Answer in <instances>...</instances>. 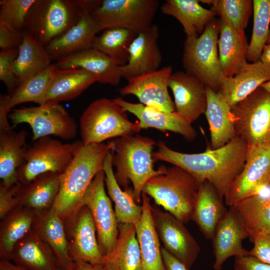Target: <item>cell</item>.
I'll use <instances>...</instances> for the list:
<instances>
[{
    "mask_svg": "<svg viewBox=\"0 0 270 270\" xmlns=\"http://www.w3.org/2000/svg\"><path fill=\"white\" fill-rule=\"evenodd\" d=\"M152 152L154 162L161 160L178 166L194 176L200 183L210 182L224 198L242 170L246 158L248 144L236 136L222 147L207 148L204 152L184 153L170 148L162 140Z\"/></svg>",
    "mask_w": 270,
    "mask_h": 270,
    "instance_id": "6da1fadb",
    "label": "cell"
},
{
    "mask_svg": "<svg viewBox=\"0 0 270 270\" xmlns=\"http://www.w3.org/2000/svg\"><path fill=\"white\" fill-rule=\"evenodd\" d=\"M114 150V140L88 145L77 141L72 161L60 174V190L52 206L63 221L83 206L88 188L96 175L103 170L107 154Z\"/></svg>",
    "mask_w": 270,
    "mask_h": 270,
    "instance_id": "7a4b0ae2",
    "label": "cell"
},
{
    "mask_svg": "<svg viewBox=\"0 0 270 270\" xmlns=\"http://www.w3.org/2000/svg\"><path fill=\"white\" fill-rule=\"evenodd\" d=\"M112 164L116 168L115 178L120 187L132 185L136 202H140L143 188L152 177L164 173L166 166L154 169L153 148L157 144L151 138L130 135L116 138Z\"/></svg>",
    "mask_w": 270,
    "mask_h": 270,
    "instance_id": "3957f363",
    "label": "cell"
},
{
    "mask_svg": "<svg viewBox=\"0 0 270 270\" xmlns=\"http://www.w3.org/2000/svg\"><path fill=\"white\" fill-rule=\"evenodd\" d=\"M200 183L190 174L174 166L150 179L142 192L156 204L184 222L191 219Z\"/></svg>",
    "mask_w": 270,
    "mask_h": 270,
    "instance_id": "277c9868",
    "label": "cell"
},
{
    "mask_svg": "<svg viewBox=\"0 0 270 270\" xmlns=\"http://www.w3.org/2000/svg\"><path fill=\"white\" fill-rule=\"evenodd\" d=\"M218 34L219 19L214 18L200 36L186 38L182 57L185 72L216 92L219 91L225 78L218 58Z\"/></svg>",
    "mask_w": 270,
    "mask_h": 270,
    "instance_id": "5b68a950",
    "label": "cell"
},
{
    "mask_svg": "<svg viewBox=\"0 0 270 270\" xmlns=\"http://www.w3.org/2000/svg\"><path fill=\"white\" fill-rule=\"evenodd\" d=\"M126 112L113 100L101 98L92 102L80 118L82 144H100L110 138L139 132L142 129L138 122L130 121Z\"/></svg>",
    "mask_w": 270,
    "mask_h": 270,
    "instance_id": "8992f818",
    "label": "cell"
},
{
    "mask_svg": "<svg viewBox=\"0 0 270 270\" xmlns=\"http://www.w3.org/2000/svg\"><path fill=\"white\" fill-rule=\"evenodd\" d=\"M82 10L80 0H36L24 30L46 47L76 24Z\"/></svg>",
    "mask_w": 270,
    "mask_h": 270,
    "instance_id": "52a82bcc",
    "label": "cell"
},
{
    "mask_svg": "<svg viewBox=\"0 0 270 270\" xmlns=\"http://www.w3.org/2000/svg\"><path fill=\"white\" fill-rule=\"evenodd\" d=\"M159 4L157 0H100L91 14L102 30L122 28L138 34L152 24Z\"/></svg>",
    "mask_w": 270,
    "mask_h": 270,
    "instance_id": "ba28073f",
    "label": "cell"
},
{
    "mask_svg": "<svg viewBox=\"0 0 270 270\" xmlns=\"http://www.w3.org/2000/svg\"><path fill=\"white\" fill-rule=\"evenodd\" d=\"M8 118L14 126L28 124L32 130L33 141L50 136L71 140L77 132L75 120L57 102H46L38 106L12 109Z\"/></svg>",
    "mask_w": 270,
    "mask_h": 270,
    "instance_id": "9c48e42d",
    "label": "cell"
},
{
    "mask_svg": "<svg viewBox=\"0 0 270 270\" xmlns=\"http://www.w3.org/2000/svg\"><path fill=\"white\" fill-rule=\"evenodd\" d=\"M231 112L236 136L248 146L270 142V92L259 87Z\"/></svg>",
    "mask_w": 270,
    "mask_h": 270,
    "instance_id": "30bf717a",
    "label": "cell"
},
{
    "mask_svg": "<svg viewBox=\"0 0 270 270\" xmlns=\"http://www.w3.org/2000/svg\"><path fill=\"white\" fill-rule=\"evenodd\" d=\"M28 148L24 163L18 170V182L24 184L47 172L62 173L72 161L77 146L50 136L40 138Z\"/></svg>",
    "mask_w": 270,
    "mask_h": 270,
    "instance_id": "8fae6325",
    "label": "cell"
},
{
    "mask_svg": "<svg viewBox=\"0 0 270 270\" xmlns=\"http://www.w3.org/2000/svg\"><path fill=\"white\" fill-rule=\"evenodd\" d=\"M104 178L102 170L94 176L83 200V206H86L92 214L104 256L112 252L118 234V223L110 199L106 192Z\"/></svg>",
    "mask_w": 270,
    "mask_h": 270,
    "instance_id": "7c38bea8",
    "label": "cell"
},
{
    "mask_svg": "<svg viewBox=\"0 0 270 270\" xmlns=\"http://www.w3.org/2000/svg\"><path fill=\"white\" fill-rule=\"evenodd\" d=\"M64 222L68 252L72 260L103 265L104 256L88 208L84 205L82 206Z\"/></svg>",
    "mask_w": 270,
    "mask_h": 270,
    "instance_id": "4fadbf2b",
    "label": "cell"
},
{
    "mask_svg": "<svg viewBox=\"0 0 270 270\" xmlns=\"http://www.w3.org/2000/svg\"><path fill=\"white\" fill-rule=\"evenodd\" d=\"M270 184V142L248 146L244 166L224 196L229 206Z\"/></svg>",
    "mask_w": 270,
    "mask_h": 270,
    "instance_id": "5bb4252c",
    "label": "cell"
},
{
    "mask_svg": "<svg viewBox=\"0 0 270 270\" xmlns=\"http://www.w3.org/2000/svg\"><path fill=\"white\" fill-rule=\"evenodd\" d=\"M154 228L163 247L190 270L196 260L200 248L184 224L158 206H151Z\"/></svg>",
    "mask_w": 270,
    "mask_h": 270,
    "instance_id": "9a60e30c",
    "label": "cell"
},
{
    "mask_svg": "<svg viewBox=\"0 0 270 270\" xmlns=\"http://www.w3.org/2000/svg\"><path fill=\"white\" fill-rule=\"evenodd\" d=\"M83 10L78 22L46 47L52 60H58L81 51L92 48V42L102 30L91 12L98 0H80Z\"/></svg>",
    "mask_w": 270,
    "mask_h": 270,
    "instance_id": "2e32d148",
    "label": "cell"
},
{
    "mask_svg": "<svg viewBox=\"0 0 270 270\" xmlns=\"http://www.w3.org/2000/svg\"><path fill=\"white\" fill-rule=\"evenodd\" d=\"M172 73V67L167 66L130 78L119 89V93L122 96L134 95L144 106L165 112H174V104L168 91Z\"/></svg>",
    "mask_w": 270,
    "mask_h": 270,
    "instance_id": "e0dca14e",
    "label": "cell"
},
{
    "mask_svg": "<svg viewBox=\"0 0 270 270\" xmlns=\"http://www.w3.org/2000/svg\"><path fill=\"white\" fill-rule=\"evenodd\" d=\"M229 210L218 224L212 240L214 270H221L230 257L248 255L242 242L248 238V232L234 206Z\"/></svg>",
    "mask_w": 270,
    "mask_h": 270,
    "instance_id": "ac0fdd59",
    "label": "cell"
},
{
    "mask_svg": "<svg viewBox=\"0 0 270 270\" xmlns=\"http://www.w3.org/2000/svg\"><path fill=\"white\" fill-rule=\"evenodd\" d=\"M158 37L156 24L138 34L130 46L127 62L120 67L122 78L128 80L159 69L162 57L158 44Z\"/></svg>",
    "mask_w": 270,
    "mask_h": 270,
    "instance_id": "d6986e66",
    "label": "cell"
},
{
    "mask_svg": "<svg viewBox=\"0 0 270 270\" xmlns=\"http://www.w3.org/2000/svg\"><path fill=\"white\" fill-rule=\"evenodd\" d=\"M174 99L175 112L192 124L203 114L207 105L206 87L182 71L172 73L168 81Z\"/></svg>",
    "mask_w": 270,
    "mask_h": 270,
    "instance_id": "ffe728a7",
    "label": "cell"
},
{
    "mask_svg": "<svg viewBox=\"0 0 270 270\" xmlns=\"http://www.w3.org/2000/svg\"><path fill=\"white\" fill-rule=\"evenodd\" d=\"M115 103L139 120L140 128H154L162 132L170 131L180 134L187 140H194L197 135L192 124L187 122L176 112L160 110L140 103L126 101L120 97L112 99Z\"/></svg>",
    "mask_w": 270,
    "mask_h": 270,
    "instance_id": "44dd1931",
    "label": "cell"
},
{
    "mask_svg": "<svg viewBox=\"0 0 270 270\" xmlns=\"http://www.w3.org/2000/svg\"><path fill=\"white\" fill-rule=\"evenodd\" d=\"M56 68L51 64L43 71L20 84L7 95L0 96V130L12 128L8 115L16 106L27 102L38 105L44 104L46 94L54 76Z\"/></svg>",
    "mask_w": 270,
    "mask_h": 270,
    "instance_id": "7402d4cb",
    "label": "cell"
},
{
    "mask_svg": "<svg viewBox=\"0 0 270 270\" xmlns=\"http://www.w3.org/2000/svg\"><path fill=\"white\" fill-rule=\"evenodd\" d=\"M58 69L82 68L96 74L98 82L118 86L122 78L120 60L90 48L62 58L54 64Z\"/></svg>",
    "mask_w": 270,
    "mask_h": 270,
    "instance_id": "603a6c76",
    "label": "cell"
},
{
    "mask_svg": "<svg viewBox=\"0 0 270 270\" xmlns=\"http://www.w3.org/2000/svg\"><path fill=\"white\" fill-rule=\"evenodd\" d=\"M60 174L47 172L26 184H17L16 196L18 206L28 208L36 216L49 210L59 192Z\"/></svg>",
    "mask_w": 270,
    "mask_h": 270,
    "instance_id": "cb8c5ba5",
    "label": "cell"
},
{
    "mask_svg": "<svg viewBox=\"0 0 270 270\" xmlns=\"http://www.w3.org/2000/svg\"><path fill=\"white\" fill-rule=\"evenodd\" d=\"M218 46L220 68L225 78L236 74L248 63V44L244 30H238L222 18H219Z\"/></svg>",
    "mask_w": 270,
    "mask_h": 270,
    "instance_id": "d4e9b609",
    "label": "cell"
},
{
    "mask_svg": "<svg viewBox=\"0 0 270 270\" xmlns=\"http://www.w3.org/2000/svg\"><path fill=\"white\" fill-rule=\"evenodd\" d=\"M142 214L135 225L140 252L138 270H166L163 261L160 240L154 224L150 197L142 192Z\"/></svg>",
    "mask_w": 270,
    "mask_h": 270,
    "instance_id": "484cf974",
    "label": "cell"
},
{
    "mask_svg": "<svg viewBox=\"0 0 270 270\" xmlns=\"http://www.w3.org/2000/svg\"><path fill=\"white\" fill-rule=\"evenodd\" d=\"M27 136L24 130H0V184L6 188L18 183V170L25 162Z\"/></svg>",
    "mask_w": 270,
    "mask_h": 270,
    "instance_id": "4316f807",
    "label": "cell"
},
{
    "mask_svg": "<svg viewBox=\"0 0 270 270\" xmlns=\"http://www.w3.org/2000/svg\"><path fill=\"white\" fill-rule=\"evenodd\" d=\"M270 80V66L260 60L248 62L236 75L225 78L218 92L232 107Z\"/></svg>",
    "mask_w": 270,
    "mask_h": 270,
    "instance_id": "83f0119b",
    "label": "cell"
},
{
    "mask_svg": "<svg viewBox=\"0 0 270 270\" xmlns=\"http://www.w3.org/2000/svg\"><path fill=\"white\" fill-rule=\"evenodd\" d=\"M222 198L208 182L200 184L191 220L208 240L212 239L218 224L228 211Z\"/></svg>",
    "mask_w": 270,
    "mask_h": 270,
    "instance_id": "f1b7e54d",
    "label": "cell"
},
{
    "mask_svg": "<svg viewBox=\"0 0 270 270\" xmlns=\"http://www.w3.org/2000/svg\"><path fill=\"white\" fill-rule=\"evenodd\" d=\"M207 105L204 114L208 121L210 148L225 146L236 136L231 106L220 92L206 88Z\"/></svg>",
    "mask_w": 270,
    "mask_h": 270,
    "instance_id": "f546056e",
    "label": "cell"
},
{
    "mask_svg": "<svg viewBox=\"0 0 270 270\" xmlns=\"http://www.w3.org/2000/svg\"><path fill=\"white\" fill-rule=\"evenodd\" d=\"M10 260L28 270H59L52 250L33 229L16 244Z\"/></svg>",
    "mask_w": 270,
    "mask_h": 270,
    "instance_id": "4dcf8cb0",
    "label": "cell"
},
{
    "mask_svg": "<svg viewBox=\"0 0 270 270\" xmlns=\"http://www.w3.org/2000/svg\"><path fill=\"white\" fill-rule=\"evenodd\" d=\"M114 152V150H110L104 162V182L108 196L114 204V212L118 224H130L135 226L142 218V207L136 202L132 189L128 188L122 190L118 183L112 164Z\"/></svg>",
    "mask_w": 270,
    "mask_h": 270,
    "instance_id": "1f68e13d",
    "label": "cell"
},
{
    "mask_svg": "<svg viewBox=\"0 0 270 270\" xmlns=\"http://www.w3.org/2000/svg\"><path fill=\"white\" fill-rule=\"evenodd\" d=\"M197 0H166L160 6L163 14L171 16L182 25L186 38H197L206 24L215 18L216 12L200 4Z\"/></svg>",
    "mask_w": 270,
    "mask_h": 270,
    "instance_id": "d6a6232c",
    "label": "cell"
},
{
    "mask_svg": "<svg viewBox=\"0 0 270 270\" xmlns=\"http://www.w3.org/2000/svg\"><path fill=\"white\" fill-rule=\"evenodd\" d=\"M33 230L52 250L59 270H70L73 262L68 252L64 222L52 208L36 216Z\"/></svg>",
    "mask_w": 270,
    "mask_h": 270,
    "instance_id": "836d02e7",
    "label": "cell"
},
{
    "mask_svg": "<svg viewBox=\"0 0 270 270\" xmlns=\"http://www.w3.org/2000/svg\"><path fill=\"white\" fill-rule=\"evenodd\" d=\"M248 234L263 233L270 236V184L233 206Z\"/></svg>",
    "mask_w": 270,
    "mask_h": 270,
    "instance_id": "e575fe53",
    "label": "cell"
},
{
    "mask_svg": "<svg viewBox=\"0 0 270 270\" xmlns=\"http://www.w3.org/2000/svg\"><path fill=\"white\" fill-rule=\"evenodd\" d=\"M140 262V252L133 224H118V234L114 248L104 256L106 270H138Z\"/></svg>",
    "mask_w": 270,
    "mask_h": 270,
    "instance_id": "d590c367",
    "label": "cell"
},
{
    "mask_svg": "<svg viewBox=\"0 0 270 270\" xmlns=\"http://www.w3.org/2000/svg\"><path fill=\"white\" fill-rule=\"evenodd\" d=\"M98 80L96 74L82 68H56L46 92V101L71 100Z\"/></svg>",
    "mask_w": 270,
    "mask_h": 270,
    "instance_id": "8d00e7d4",
    "label": "cell"
},
{
    "mask_svg": "<svg viewBox=\"0 0 270 270\" xmlns=\"http://www.w3.org/2000/svg\"><path fill=\"white\" fill-rule=\"evenodd\" d=\"M36 214L23 206H18L1 220L0 259L10 260L16 244L33 229Z\"/></svg>",
    "mask_w": 270,
    "mask_h": 270,
    "instance_id": "74e56055",
    "label": "cell"
},
{
    "mask_svg": "<svg viewBox=\"0 0 270 270\" xmlns=\"http://www.w3.org/2000/svg\"><path fill=\"white\" fill-rule=\"evenodd\" d=\"M22 36V42L14 62L18 85L44 70L51 64L52 60L44 46L24 30Z\"/></svg>",
    "mask_w": 270,
    "mask_h": 270,
    "instance_id": "f35d334b",
    "label": "cell"
},
{
    "mask_svg": "<svg viewBox=\"0 0 270 270\" xmlns=\"http://www.w3.org/2000/svg\"><path fill=\"white\" fill-rule=\"evenodd\" d=\"M138 34L122 28L106 29L95 37L92 48L116 58L125 64L128 59L130 46Z\"/></svg>",
    "mask_w": 270,
    "mask_h": 270,
    "instance_id": "ab89813d",
    "label": "cell"
},
{
    "mask_svg": "<svg viewBox=\"0 0 270 270\" xmlns=\"http://www.w3.org/2000/svg\"><path fill=\"white\" fill-rule=\"evenodd\" d=\"M254 25L248 44L247 60L254 62L260 60L270 32V0H254Z\"/></svg>",
    "mask_w": 270,
    "mask_h": 270,
    "instance_id": "60d3db41",
    "label": "cell"
},
{
    "mask_svg": "<svg viewBox=\"0 0 270 270\" xmlns=\"http://www.w3.org/2000/svg\"><path fill=\"white\" fill-rule=\"evenodd\" d=\"M210 5L220 18L239 30H244L253 12L251 0H210Z\"/></svg>",
    "mask_w": 270,
    "mask_h": 270,
    "instance_id": "b9f144b4",
    "label": "cell"
},
{
    "mask_svg": "<svg viewBox=\"0 0 270 270\" xmlns=\"http://www.w3.org/2000/svg\"><path fill=\"white\" fill-rule=\"evenodd\" d=\"M36 0H0V24L22 32L28 13Z\"/></svg>",
    "mask_w": 270,
    "mask_h": 270,
    "instance_id": "7bdbcfd3",
    "label": "cell"
},
{
    "mask_svg": "<svg viewBox=\"0 0 270 270\" xmlns=\"http://www.w3.org/2000/svg\"><path fill=\"white\" fill-rule=\"evenodd\" d=\"M18 53V48L1 50L0 52V80L4 84L8 94L18 86L14 67V62Z\"/></svg>",
    "mask_w": 270,
    "mask_h": 270,
    "instance_id": "ee69618b",
    "label": "cell"
},
{
    "mask_svg": "<svg viewBox=\"0 0 270 270\" xmlns=\"http://www.w3.org/2000/svg\"><path fill=\"white\" fill-rule=\"evenodd\" d=\"M248 238L254 244L252 249L248 250V255L270 264V236L263 233H253L250 234Z\"/></svg>",
    "mask_w": 270,
    "mask_h": 270,
    "instance_id": "f6af8a7d",
    "label": "cell"
},
{
    "mask_svg": "<svg viewBox=\"0 0 270 270\" xmlns=\"http://www.w3.org/2000/svg\"><path fill=\"white\" fill-rule=\"evenodd\" d=\"M23 40L22 32L14 30L0 24V48L1 50L18 48Z\"/></svg>",
    "mask_w": 270,
    "mask_h": 270,
    "instance_id": "bcb514c9",
    "label": "cell"
},
{
    "mask_svg": "<svg viewBox=\"0 0 270 270\" xmlns=\"http://www.w3.org/2000/svg\"><path fill=\"white\" fill-rule=\"evenodd\" d=\"M16 185L10 188H6L0 184V220L19 206L16 196Z\"/></svg>",
    "mask_w": 270,
    "mask_h": 270,
    "instance_id": "7dc6e473",
    "label": "cell"
},
{
    "mask_svg": "<svg viewBox=\"0 0 270 270\" xmlns=\"http://www.w3.org/2000/svg\"><path fill=\"white\" fill-rule=\"evenodd\" d=\"M233 270H270V264L248 255L235 257Z\"/></svg>",
    "mask_w": 270,
    "mask_h": 270,
    "instance_id": "c3c4849f",
    "label": "cell"
},
{
    "mask_svg": "<svg viewBox=\"0 0 270 270\" xmlns=\"http://www.w3.org/2000/svg\"><path fill=\"white\" fill-rule=\"evenodd\" d=\"M161 252L166 270H189L181 262L162 247L161 248Z\"/></svg>",
    "mask_w": 270,
    "mask_h": 270,
    "instance_id": "681fc988",
    "label": "cell"
},
{
    "mask_svg": "<svg viewBox=\"0 0 270 270\" xmlns=\"http://www.w3.org/2000/svg\"><path fill=\"white\" fill-rule=\"evenodd\" d=\"M70 270H106L101 264H92L84 262H72Z\"/></svg>",
    "mask_w": 270,
    "mask_h": 270,
    "instance_id": "f907efd6",
    "label": "cell"
},
{
    "mask_svg": "<svg viewBox=\"0 0 270 270\" xmlns=\"http://www.w3.org/2000/svg\"><path fill=\"white\" fill-rule=\"evenodd\" d=\"M0 270H28L19 266L14 264L10 262V260L1 259L0 262Z\"/></svg>",
    "mask_w": 270,
    "mask_h": 270,
    "instance_id": "816d5d0a",
    "label": "cell"
},
{
    "mask_svg": "<svg viewBox=\"0 0 270 270\" xmlns=\"http://www.w3.org/2000/svg\"><path fill=\"white\" fill-rule=\"evenodd\" d=\"M264 65L270 66V42L264 46L260 60Z\"/></svg>",
    "mask_w": 270,
    "mask_h": 270,
    "instance_id": "f5cc1de1",
    "label": "cell"
},
{
    "mask_svg": "<svg viewBox=\"0 0 270 270\" xmlns=\"http://www.w3.org/2000/svg\"><path fill=\"white\" fill-rule=\"evenodd\" d=\"M260 87L263 88L267 92H270V80L263 84Z\"/></svg>",
    "mask_w": 270,
    "mask_h": 270,
    "instance_id": "db71d44e",
    "label": "cell"
},
{
    "mask_svg": "<svg viewBox=\"0 0 270 270\" xmlns=\"http://www.w3.org/2000/svg\"><path fill=\"white\" fill-rule=\"evenodd\" d=\"M268 42H270V34L268 35V41H267V43H268Z\"/></svg>",
    "mask_w": 270,
    "mask_h": 270,
    "instance_id": "11a10c76",
    "label": "cell"
}]
</instances>
